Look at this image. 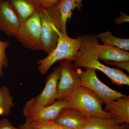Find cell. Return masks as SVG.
<instances>
[{
	"label": "cell",
	"instance_id": "10",
	"mask_svg": "<svg viewBox=\"0 0 129 129\" xmlns=\"http://www.w3.org/2000/svg\"><path fill=\"white\" fill-rule=\"evenodd\" d=\"M60 73V68L58 66L47 76L44 89L39 95L35 97L39 106L41 107L49 106L57 100L58 83Z\"/></svg>",
	"mask_w": 129,
	"mask_h": 129
},
{
	"label": "cell",
	"instance_id": "20",
	"mask_svg": "<svg viewBox=\"0 0 129 129\" xmlns=\"http://www.w3.org/2000/svg\"><path fill=\"white\" fill-rule=\"evenodd\" d=\"M29 124L40 129H72L59 124L53 120H42Z\"/></svg>",
	"mask_w": 129,
	"mask_h": 129
},
{
	"label": "cell",
	"instance_id": "18",
	"mask_svg": "<svg viewBox=\"0 0 129 129\" xmlns=\"http://www.w3.org/2000/svg\"><path fill=\"white\" fill-rule=\"evenodd\" d=\"M14 106L13 97L10 89L6 86L0 88V116L9 115Z\"/></svg>",
	"mask_w": 129,
	"mask_h": 129
},
{
	"label": "cell",
	"instance_id": "17",
	"mask_svg": "<svg viewBox=\"0 0 129 129\" xmlns=\"http://www.w3.org/2000/svg\"><path fill=\"white\" fill-rule=\"evenodd\" d=\"M96 36L98 39L102 41L104 45L115 47L128 51L129 50L128 39L115 37L109 31L101 33Z\"/></svg>",
	"mask_w": 129,
	"mask_h": 129
},
{
	"label": "cell",
	"instance_id": "4",
	"mask_svg": "<svg viewBox=\"0 0 129 129\" xmlns=\"http://www.w3.org/2000/svg\"><path fill=\"white\" fill-rule=\"evenodd\" d=\"M39 12L41 23L42 50L48 54L56 46L58 40V35L53 28V25H55L59 30L60 16L57 4L50 7H41Z\"/></svg>",
	"mask_w": 129,
	"mask_h": 129
},
{
	"label": "cell",
	"instance_id": "3",
	"mask_svg": "<svg viewBox=\"0 0 129 129\" xmlns=\"http://www.w3.org/2000/svg\"><path fill=\"white\" fill-rule=\"evenodd\" d=\"M66 99L68 102L67 108L80 111L85 117L98 116L116 119L114 115L103 109L104 104L103 101L93 91L84 86H81Z\"/></svg>",
	"mask_w": 129,
	"mask_h": 129
},
{
	"label": "cell",
	"instance_id": "19",
	"mask_svg": "<svg viewBox=\"0 0 129 129\" xmlns=\"http://www.w3.org/2000/svg\"><path fill=\"white\" fill-rule=\"evenodd\" d=\"M10 46L8 41L0 40V76H3L4 73L3 71V68L9 66V61L6 53V50Z\"/></svg>",
	"mask_w": 129,
	"mask_h": 129
},
{
	"label": "cell",
	"instance_id": "5",
	"mask_svg": "<svg viewBox=\"0 0 129 129\" xmlns=\"http://www.w3.org/2000/svg\"><path fill=\"white\" fill-rule=\"evenodd\" d=\"M39 10L29 18L22 22L14 36L23 46L31 50H43L41 23Z\"/></svg>",
	"mask_w": 129,
	"mask_h": 129
},
{
	"label": "cell",
	"instance_id": "14",
	"mask_svg": "<svg viewBox=\"0 0 129 129\" xmlns=\"http://www.w3.org/2000/svg\"><path fill=\"white\" fill-rule=\"evenodd\" d=\"M97 56L99 60L120 62L129 61V53L115 47L98 44Z\"/></svg>",
	"mask_w": 129,
	"mask_h": 129
},
{
	"label": "cell",
	"instance_id": "9",
	"mask_svg": "<svg viewBox=\"0 0 129 129\" xmlns=\"http://www.w3.org/2000/svg\"><path fill=\"white\" fill-rule=\"evenodd\" d=\"M22 22L7 1L0 0V31L14 37Z\"/></svg>",
	"mask_w": 129,
	"mask_h": 129
},
{
	"label": "cell",
	"instance_id": "22",
	"mask_svg": "<svg viewBox=\"0 0 129 129\" xmlns=\"http://www.w3.org/2000/svg\"><path fill=\"white\" fill-rule=\"evenodd\" d=\"M0 129H22L13 126L7 119L3 118L0 120Z\"/></svg>",
	"mask_w": 129,
	"mask_h": 129
},
{
	"label": "cell",
	"instance_id": "25",
	"mask_svg": "<svg viewBox=\"0 0 129 129\" xmlns=\"http://www.w3.org/2000/svg\"><path fill=\"white\" fill-rule=\"evenodd\" d=\"M18 127L22 129H40L34 127L30 124L26 122L19 125Z\"/></svg>",
	"mask_w": 129,
	"mask_h": 129
},
{
	"label": "cell",
	"instance_id": "24",
	"mask_svg": "<svg viewBox=\"0 0 129 129\" xmlns=\"http://www.w3.org/2000/svg\"><path fill=\"white\" fill-rule=\"evenodd\" d=\"M129 16L123 12H120V16L115 19V22L117 24H121L129 22Z\"/></svg>",
	"mask_w": 129,
	"mask_h": 129
},
{
	"label": "cell",
	"instance_id": "13",
	"mask_svg": "<svg viewBox=\"0 0 129 129\" xmlns=\"http://www.w3.org/2000/svg\"><path fill=\"white\" fill-rule=\"evenodd\" d=\"M22 22L29 18L41 7L38 0H7Z\"/></svg>",
	"mask_w": 129,
	"mask_h": 129
},
{
	"label": "cell",
	"instance_id": "26",
	"mask_svg": "<svg viewBox=\"0 0 129 129\" xmlns=\"http://www.w3.org/2000/svg\"><path fill=\"white\" fill-rule=\"evenodd\" d=\"M83 0H76L77 9L78 11H80L82 8V1Z\"/></svg>",
	"mask_w": 129,
	"mask_h": 129
},
{
	"label": "cell",
	"instance_id": "23",
	"mask_svg": "<svg viewBox=\"0 0 129 129\" xmlns=\"http://www.w3.org/2000/svg\"><path fill=\"white\" fill-rule=\"evenodd\" d=\"M61 0H38L41 7L45 8L50 7L59 2Z\"/></svg>",
	"mask_w": 129,
	"mask_h": 129
},
{
	"label": "cell",
	"instance_id": "6",
	"mask_svg": "<svg viewBox=\"0 0 129 129\" xmlns=\"http://www.w3.org/2000/svg\"><path fill=\"white\" fill-rule=\"evenodd\" d=\"M60 73L58 83L57 100L68 99L81 86L78 68L68 60L58 61Z\"/></svg>",
	"mask_w": 129,
	"mask_h": 129
},
{
	"label": "cell",
	"instance_id": "12",
	"mask_svg": "<svg viewBox=\"0 0 129 129\" xmlns=\"http://www.w3.org/2000/svg\"><path fill=\"white\" fill-rule=\"evenodd\" d=\"M104 111L115 116L119 124L129 123V96L125 95L106 104Z\"/></svg>",
	"mask_w": 129,
	"mask_h": 129
},
{
	"label": "cell",
	"instance_id": "27",
	"mask_svg": "<svg viewBox=\"0 0 129 129\" xmlns=\"http://www.w3.org/2000/svg\"><path fill=\"white\" fill-rule=\"evenodd\" d=\"M116 129H129V124L125 123L120 124L119 127Z\"/></svg>",
	"mask_w": 129,
	"mask_h": 129
},
{
	"label": "cell",
	"instance_id": "11",
	"mask_svg": "<svg viewBox=\"0 0 129 129\" xmlns=\"http://www.w3.org/2000/svg\"><path fill=\"white\" fill-rule=\"evenodd\" d=\"M87 117L80 111L73 109L65 108L54 119L58 123L72 129H80L85 125Z\"/></svg>",
	"mask_w": 129,
	"mask_h": 129
},
{
	"label": "cell",
	"instance_id": "2",
	"mask_svg": "<svg viewBox=\"0 0 129 129\" xmlns=\"http://www.w3.org/2000/svg\"><path fill=\"white\" fill-rule=\"evenodd\" d=\"M58 35L56 46L46 57L37 62L38 69L42 75L46 74L55 63L60 60H68L73 62L79 51L84 36H80L75 39L71 38L68 34L59 31L53 25Z\"/></svg>",
	"mask_w": 129,
	"mask_h": 129
},
{
	"label": "cell",
	"instance_id": "7",
	"mask_svg": "<svg viewBox=\"0 0 129 129\" xmlns=\"http://www.w3.org/2000/svg\"><path fill=\"white\" fill-rule=\"evenodd\" d=\"M67 99L57 100L49 106L41 107L38 105L35 98L25 103L23 113L28 123L42 120H54L63 109L67 108Z\"/></svg>",
	"mask_w": 129,
	"mask_h": 129
},
{
	"label": "cell",
	"instance_id": "21",
	"mask_svg": "<svg viewBox=\"0 0 129 129\" xmlns=\"http://www.w3.org/2000/svg\"><path fill=\"white\" fill-rule=\"evenodd\" d=\"M104 62L106 64L116 66L118 68L125 70L128 73H129V61L120 62L104 61Z\"/></svg>",
	"mask_w": 129,
	"mask_h": 129
},
{
	"label": "cell",
	"instance_id": "8",
	"mask_svg": "<svg viewBox=\"0 0 129 129\" xmlns=\"http://www.w3.org/2000/svg\"><path fill=\"white\" fill-rule=\"evenodd\" d=\"M85 70L78 68V72L81 80V86L93 91L106 104L109 102L124 96L121 92L110 88L98 78L96 70L85 68Z\"/></svg>",
	"mask_w": 129,
	"mask_h": 129
},
{
	"label": "cell",
	"instance_id": "1",
	"mask_svg": "<svg viewBox=\"0 0 129 129\" xmlns=\"http://www.w3.org/2000/svg\"><path fill=\"white\" fill-rule=\"evenodd\" d=\"M99 40L96 35H88L83 37L82 44L74 64L77 68H90L103 73L113 84L119 86L129 85V76L118 69L113 68L100 62L97 56Z\"/></svg>",
	"mask_w": 129,
	"mask_h": 129
},
{
	"label": "cell",
	"instance_id": "15",
	"mask_svg": "<svg viewBox=\"0 0 129 129\" xmlns=\"http://www.w3.org/2000/svg\"><path fill=\"white\" fill-rule=\"evenodd\" d=\"M58 11L60 16L59 31L67 34V23L70 18L72 12L77 8L76 0H61L57 3Z\"/></svg>",
	"mask_w": 129,
	"mask_h": 129
},
{
	"label": "cell",
	"instance_id": "16",
	"mask_svg": "<svg viewBox=\"0 0 129 129\" xmlns=\"http://www.w3.org/2000/svg\"><path fill=\"white\" fill-rule=\"evenodd\" d=\"M120 125L115 119L92 116L87 117L86 124L80 129H116Z\"/></svg>",
	"mask_w": 129,
	"mask_h": 129
}]
</instances>
